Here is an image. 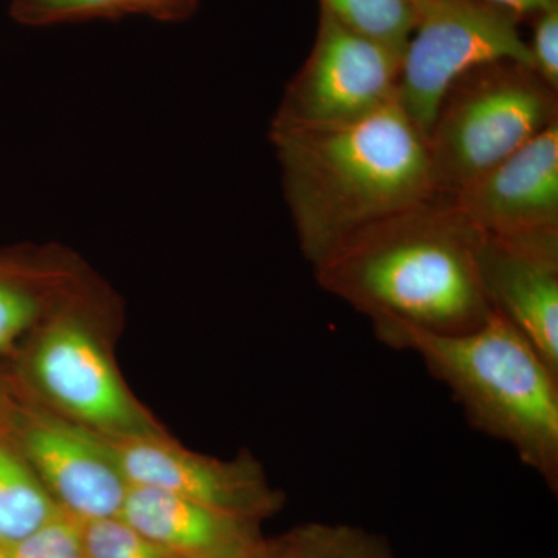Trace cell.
<instances>
[{
  "instance_id": "cell-1",
  "label": "cell",
  "mask_w": 558,
  "mask_h": 558,
  "mask_svg": "<svg viewBox=\"0 0 558 558\" xmlns=\"http://www.w3.org/2000/svg\"><path fill=\"white\" fill-rule=\"evenodd\" d=\"M483 231L453 197L427 199L352 234L314 267L323 289L377 325L454 336L488 317L478 253Z\"/></svg>"
},
{
  "instance_id": "cell-2",
  "label": "cell",
  "mask_w": 558,
  "mask_h": 558,
  "mask_svg": "<svg viewBox=\"0 0 558 558\" xmlns=\"http://www.w3.org/2000/svg\"><path fill=\"white\" fill-rule=\"evenodd\" d=\"M269 135L300 247L314 267L357 231L438 193L427 138L398 100L351 123Z\"/></svg>"
},
{
  "instance_id": "cell-3",
  "label": "cell",
  "mask_w": 558,
  "mask_h": 558,
  "mask_svg": "<svg viewBox=\"0 0 558 558\" xmlns=\"http://www.w3.org/2000/svg\"><path fill=\"white\" fill-rule=\"evenodd\" d=\"M374 332L387 347L416 354L473 428L512 447L557 494L558 373L519 330L492 312L478 328L454 336L399 325Z\"/></svg>"
},
{
  "instance_id": "cell-4",
  "label": "cell",
  "mask_w": 558,
  "mask_h": 558,
  "mask_svg": "<svg viewBox=\"0 0 558 558\" xmlns=\"http://www.w3.org/2000/svg\"><path fill=\"white\" fill-rule=\"evenodd\" d=\"M558 121L557 90L534 69L497 61L465 73L429 132L435 190L454 196Z\"/></svg>"
},
{
  "instance_id": "cell-5",
  "label": "cell",
  "mask_w": 558,
  "mask_h": 558,
  "mask_svg": "<svg viewBox=\"0 0 558 558\" xmlns=\"http://www.w3.org/2000/svg\"><path fill=\"white\" fill-rule=\"evenodd\" d=\"M521 22L490 0H432L418 10L402 53L398 102L425 138L447 92L465 73L508 60L532 68Z\"/></svg>"
},
{
  "instance_id": "cell-6",
  "label": "cell",
  "mask_w": 558,
  "mask_h": 558,
  "mask_svg": "<svg viewBox=\"0 0 558 558\" xmlns=\"http://www.w3.org/2000/svg\"><path fill=\"white\" fill-rule=\"evenodd\" d=\"M83 281L51 312L31 359L33 380L62 413L105 436L153 435L94 329L100 296Z\"/></svg>"
},
{
  "instance_id": "cell-7",
  "label": "cell",
  "mask_w": 558,
  "mask_h": 558,
  "mask_svg": "<svg viewBox=\"0 0 558 558\" xmlns=\"http://www.w3.org/2000/svg\"><path fill=\"white\" fill-rule=\"evenodd\" d=\"M402 53L319 10L314 47L282 95L270 131L351 123L398 100Z\"/></svg>"
},
{
  "instance_id": "cell-8",
  "label": "cell",
  "mask_w": 558,
  "mask_h": 558,
  "mask_svg": "<svg viewBox=\"0 0 558 558\" xmlns=\"http://www.w3.org/2000/svg\"><path fill=\"white\" fill-rule=\"evenodd\" d=\"M105 439L131 486L157 488L256 521L281 509V494L270 487L252 458L222 461L202 457L157 433Z\"/></svg>"
},
{
  "instance_id": "cell-9",
  "label": "cell",
  "mask_w": 558,
  "mask_h": 558,
  "mask_svg": "<svg viewBox=\"0 0 558 558\" xmlns=\"http://www.w3.org/2000/svg\"><path fill=\"white\" fill-rule=\"evenodd\" d=\"M478 266L490 312L519 330L558 373V230L483 233Z\"/></svg>"
},
{
  "instance_id": "cell-10",
  "label": "cell",
  "mask_w": 558,
  "mask_h": 558,
  "mask_svg": "<svg viewBox=\"0 0 558 558\" xmlns=\"http://www.w3.org/2000/svg\"><path fill=\"white\" fill-rule=\"evenodd\" d=\"M24 450L65 515L78 523L120 517L131 484L100 433L40 417L25 429Z\"/></svg>"
},
{
  "instance_id": "cell-11",
  "label": "cell",
  "mask_w": 558,
  "mask_h": 558,
  "mask_svg": "<svg viewBox=\"0 0 558 558\" xmlns=\"http://www.w3.org/2000/svg\"><path fill=\"white\" fill-rule=\"evenodd\" d=\"M451 197L483 233L558 230V121Z\"/></svg>"
},
{
  "instance_id": "cell-12",
  "label": "cell",
  "mask_w": 558,
  "mask_h": 558,
  "mask_svg": "<svg viewBox=\"0 0 558 558\" xmlns=\"http://www.w3.org/2000/svg\"><path fill=\"white\" fill-rule=\"evenodd\" d=\"M120 517L171 558H266L274 546L259 521L157 488L131 486Z\"/></svg>"
},
{
  "instance_id": "cell-13",
  "label": "cell",
  "mask_w": 558,
  "mask_h": 558,
  "mask_svg": "<svg viewBox=\"0 0 558 558\" xmlns=\"http://www.w3.org/2000/svg\"><path fill=\"white\" fill-rule=\"evenodd\" d=\"M81 282L57 250L0 255V352L53 312Z\"/></svg>"
},
{
  "instance_id": "cell-14",
  "label": "cell",
  "mask_w": 558,
  "mask_h": 558,
  "mask_svg": "<svg viewBox=\"0 0 558 558\" xmlns=\"http://www.w3.org/2000/svg\"><path fill=\"white\" fill-rule=\"evenodd\" d=\"M61 513L27 459L0 446V545H16Z\"/></svg>"
},
{
  "instance_id": "cell-15",
  "label": "cell",
  "mask_w": 558,
  "mask_h": 558,
  "mask_svg": "<svg viewBox=\"0 0 558 558\" xmlns=\"http://www.w3.org/2000/svg\"><path fill=\"white\" fill-rule=\"evenodd\" d=\"M275 548L277 558H396L384 539L348 524H304Z\"/></svg>"
},
{
  "instance_id": "cell-16",
  "label": "cell",
  "mask_w": 558,
  "mask_h": 558,
  "mask_svg": "<svg viewBox=\"0 0 558 558\" xmlns=\"http://www.w3.org/2000/svg\"><path fill=\"white\" fill-rule=\"evenodd\" d=\"M319 10L351 31L399 50L405 49L417 22L413 0H319Z\"/></svg>"
},
{
  "instance_id": "cell-17",
  "label": "cell",
  "mask_w": 558,
  "mask_h": 558,
  "mask_svg": "<svg viewBox=\"0 0 558 558\" xmlns=\"http://www.w3.org/2000/svg\"><path fill=\"white\" fill-rule=\"evenodd\" d=\"M149 0H11L10 14L27 27L148 16Z\"/></svg>"
},
{
  "instance_id": "cell-18",
  "label": "cell",
  "mask_w": 558,
  "mask_h": 558,
  "mask_svg": "<svg viewBox=\"0 0 558 558\" xmlns=\"http://www.w3.org/2000/svg\"><path fill=\"white\" fill-rule=\"evenodd\" d=\"M80 524L86 558H171L121 517Z\"/></svg>"
},
{
  "instance_id": "cell-19",
  "label": "cell",
  "mask_w": 558,
  "mask_h": 558,
  "mask_svg": "<svg viewBox=\"0 0 558 558\" xmlns=\"http://www.w3.org/2000/svg\"><path fill=\"white\" fill-rule=\"evenodd\" d=\"M13 558H86L81 524L64 512L10 546Z\"/></svg>"
},
{
  "instance_id": "cell-20",
  "label": "cell",
  "mask_w": 558,
  "mask_h": 558,
  "mask_svg": "<svg viewBox=\"0 0 558 558\" xmlns=\"http://www.w3.org/2000/svg\"><path fill=\"white\" fill-rule=\"evenodd\" d=\"M532 22L534 35L529 44L532 68L545 83L558 90V7L543 11Z\"/></svg>"
},
{
  "instance_id": "cell-21",
  "label": "cell",
  "mask_w": 558,
  "mask_h": 558,
  "mask_svg": "<svg viewBox=\"0 0 558 558\" xmlns=\"http://www.w3.org/2000/svg\"><path fill=\"white\" fill-rule=\"evenodd\" d=\"M199 0H149L148 16L160 22H182L196 13Z\"/></svg>"
},
{
  "instance_id": "cell-22",
  "label": "cell",
  "mask_w": 558,
  "mask_h": 558,
  "mask_svg": "<svg viewBox=\"0 0 558 558\" xmlns=\"http://www.w3.org/2000/svg\"><path fill=\"white\" fill-rule=\"evenodd\" d=\"M515 13L521 21H532L543 11L558 7V0H490Z\"/></svg>"
},
{
  "instance_id": "cell-23",
  "label": "cell",
  "mask_w": 558,
  "mask_h": 558,
  "mask_svg": "<svg viewBox=\"0 0 558 558\" xmlns=\"http://www.w3.org/2000/svg\"><path fill=\"white\" fill-rule=\"evenodd\" d=\"M0 558H13V557H11L10 548H7V546L0 545Z\"/></svg>"
},
{
  "instance_id": "cell-24",
  "label": "cell",
  "mask_w": 558,
  "mask_h": 558,
  "mask_svg": "<svg viewBox=\"0 0 558 558\" xmlns=\"http://www.w3.org/2000/svg\"><path fill=\"white\" fill-rule=\"evenodd\" d=\"M413 2H414V5H416L417 13H418V10L424 9V7L428 5V3L432 2V0H413Z\"/></svg>"
},
{
  "instance_id": "cell-25",
  "label": "cell",
  "mask_w": 558,
  "mask_h": 558,
  "mask_svg": "<svg viewBox=\"0 0 558 558\" xmlns=\"http://www.w3.org/2000/svg\"><path fill=\"white\" fill-rule=\"evenodd\" d=\"M266 558H277V548H275V542L274 546H271V553Z\"/></svg>"
}]
</instances>
